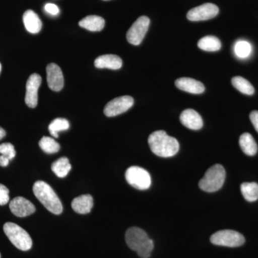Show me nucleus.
<instances>
[{"instance_id":"nucleus-24","label":"nucleus","mask_w":258,"mask_h":258,"mask_svg":"<svg viewBox=\"0 0 258 258\" xmlns=\"http://www.w3.org/2000/svg\"><path fill=\"white\" fill-rule=\"evenodd\" d=\"M232 84L236 89L238 90L240 92L244 93V94L248 95V96L254 94L253 86L244 78L240 77V76L232 78Z\"/></svg>"},{"instance_id":"nucleus-11","label":"nucleus","mask_w":258,"mask_h":258,"mask_svg":"<svg viewBox=\"0 0 258 258\" xmlns=\"http://www.w3.org/2000/svg\"><path fill=\"white\" fill-rule=\"evenodd\" d=\"M42 83V78L40 75L32 74L29 77L26 83V94L25 103L31 108H35L38 102V89Z\"/></svg>"},{"instance_id":"nucleus-23","label":"nucleus","mask_w":258,"mask_h":258,"mask_svg":"<svg viewBox=\"0 0 258 258\" xmlns=\"http://www.w3.org/2000/svg\"><path fill=\"white\" fill-rule=\"evenodd\" d=\"M242 196L248 202L258 200V184L256 182H244L240 186Z\"/></svg>"},{"instance_id":"nucleus-25","label":"nucleus","mask_w":258,"mask_h":258,"mask_svg":"<svg viewBox=\"0 0 258 258\" xmlns=\"http://www.w3.org/2000/svg\"><path fill=\"white\" fill-rule=\"evenodd\" d=\"M70 128L69 120L66 118H57L52 120L49 125L48 129L50 134L55 138L58 137V133Z\"/></svg>"},{"instance_id":"nucleus-16","label":"nucleus","mask_w":258,"mask_h":258,"mask_svg":"<svg viewBox=\"0 0 258 258\" xmlns=\"http://www.w3.org/2000/svg\"><path fill=\"white\" fill-rule=\"evenodd\" d=\"M97 69L118 70L122 67L121 58L115 55H103L97 57L94 62Z\"/></svg>"},{"instance_id":"nucleus-19","label":"nucleus","mask_w":258,"mask_h":258,"mask_svg":"<svg viewBox=\"0 0 258 258\" xmlns=\"http://www.w3.org/2000/svg\"><path fill=\"white\" fill-rule=\"evenodd\" d=\"M81 28L91 32L101 31L105 27L104 19L97 15H89L79 22Z\"/></svg>"},{"instance_id":"nucleus-35","label":"nucleus","mask_w":258,"mask_h":258,"mask_svg":"<svg viewBox=\"0 0 258 258\" xmlns=\"http://www.w3.org/2000/svg\"><path fill=\"white\" fill-rule=\"evenodd\" d=\"M103 1H109V0H103Z\"/></svg>"},{"instance_id":"nucleus-4","label":"nucleus","mask_w":258,"mask_h":258,"mask_svg":"<svg viewBox=\"0 0 258 258\" xmlns=\"http://www.w3.org/2000/svg\"><path fill=\"white\" fill-rule=\"evenodd\" d=\"M226 172L223 166L215 164L205 173L199 182L200 189L207 192H215L221 189L225 182Z\"/></svg>"},{"instance_id":"nucleus-14","label":"nucleus","mask_w":258,"mask_h":258,"mask_svg":"<svg viewBox=\"0 0 258 258\" xmlns=\"http://www.w3.org/2000/svg\"><path fill=\"white\" fill-rule=\"evenodd\" d=\"M180 121L185 127L191 130H200L203 126V120L201 115L191 108L184 110L181 113Z\"/></svg>"},{"instance_id":"nucleus-31","label":"nucleus","mask_w":258,"mask_h":258,"mask_svg":"<svg viewBox=\"0 0 258 258\" xmlns=\"http://www.w3.org/2000/svg\"><path fill=\"white\" fill-rule=\"evenodd\" d=\"M249 118H250L254 128H255L258 133V111H254L251 112L250 115H249Z\"/></svg>"},{"instance_id":"nucleus-7","label":"nucleus","mask_w":258,"mask_h":258,"mask_svg":"<svg viewBox=\"0 0 258 258\" xmlns=\"http://www.w3.org/2000/svg\"><path fill=\"white\" fill-rule=\"evenodd\" d=\"M210 242L215 245L237 247L245 242L244 236L235 230H224L215 232L210 237Z\"/></svg>"},{"instance_id":"nucleus-15","label":"nucleus","mask_w":258,"mask_h":258,"mask_svg":"<svg viewBox=\"0 0 258 258\" xmlns=\"http://www.w3.org/2000/svg\"><path fill=\"white\" fill-rule=\"evenodd\" d=\"M176 87L181 91L193 94L204 93L205 88L203 83L190 78H181L175 81Z\"/></svg>"},{"instance_id":"nucleus-33","label":"nucleus","mask_w":258,"mask_h":258,"mask_svg":"<svg viewBox=\"0 0 258 258\" xmlns=\"http://www.w3.org/2000/svg\"><path fill=\"white\" fill-rule=\"evenodd\" d=\"M5 135H6V132H5L4 129L0 127V140L4 138Z\"/></svg>"},{"instance_id":"nucleus-6","label":"nucleus","mask_w":258,"mask_h":258,"mask_svg":"<svg viewBox=\"0 0 258 258\" xmlns=\"http://www.w3.org/2000/svg\"><path fill=\"white\" fill-rule=\"evenodd\" d=\"M125 179L131 186L139 190L149 189L152 184L150 174L146 169L133 166L125 171Z\"/></svg>"},{"instance_id":"nucleus-20","label":"nucleus","mask_w":258,"mask_h":258,"mask_svg":"<svg viewBox=\"0 0 258 258\" xmlns=\"http://www.w3.org/2000/svg\"><path fill=\"white\" fill-rule=\"evenodd\" d=\"M242 152L248 156H254L257 152V145L252 136L249 133L242 134L239 141Z\"/></svg>"},{"instance_id":"nucleus-21","label":"nucleus","mask_w":258,"mask_h":258,"mask_svg":"<svg viewBox=\"0 0 258 258\" xmlns=\"http://www.w3.org/2000/svg\"><path fill=\"white\" fill-rule=\"evenodd\" d=\"M198 47L203 50L215 52L221 49L222 44L216 37L206 36L199 40Z\"/></svg>"},{"instance_id":"nucleus-3","label":"nucleus","mask_w":258,"mask_h":258,"mask_svg":"<svg viewBox=\"0 0 258 258\" xmlns=\"http://www.w3.org/2000/svg\"><path fill=\"white\" fill-rule=\"evenodd\" d=\"M33 192L37 200L48 211L60 215L62 212V205L52 187L43 181H37L33 185Z\"/></svg>"},{"instance_id":"nucleus-32","label":"nucleus","mask_w":258,"mask_h":258,"mask_svg":"<svg viewBox=\"0 0 258 258\" xmlns=\"http://www.w3.org/2000/svg\"><path fill=\"white\" fill-rule=\"evenodd\" d=\"M10 159H8V158L4 157V156L1 155L0 156V166H7L9 164Z\"/></svg>"},{"instance_id":"nucleus-30","label":"nucleus","mask_w":258,"mask_h":258,"mask_svg":"<svg viewBox=\"0 0 258 258\" xmlns=\"http://www.w3.org/2000/svg\"><path fill=\"white\" fill-rule=\"evenodd\" d=\"M45 10L47 13L51 15H57L60 13V10H59L58 7L55 4H52V3H47L45 5Z\"/></svg>"},{"instance_id":"nucleus-8","label":"nucleus","mask_w":258,"mask_h":258,"mask_svg":"<svg viewBox=\"0 0 258 258\" xmlns=\"http://www.w3.org/2000/svg\"><path fill=\"white\" fill-rule=\"evenodd\" d=\"M150 20L147 16H142L136 20L127 32L126 38L129 43L139 45L142 43L149 30Z\"/></svg>"},{"instance_id":"nucleus-27","label":"nucleus","mask_w":258,"mask_h":258,"mask_svg":"<svg viewBox=\"0 0 258 258\" xmlns=\"http://www.w3.org/2000/svg\"><path fill=\"white\" fill-rule=\"evenodd\" d=\"M252 47L248 42L240 40L235 44V55L240 58H246L250 55Z\"/></svg>"},{"instance_id":"nucleus-36","label":"nucleus","mask_w":258,"mask_h":258,"mask_svg":"<svg viewBox=\"0 0 258 258\" xmlns=\"http://www.w3.org/2000/svg\"><path fill=\"white\" fill-rule=\"evenodd\" d=\"M0 258H1V254H0Z\"/></svg>"},{"instance_id":"nucleus-5","label":"nucleus","mask_w":258,"mask_h":258,"mask_svg":"<svg viewBox=\"0 0 258 258\" xmlns=\"http://www.w3.org/2000/svg\"><path fill=\"white\" fill-rule=\"evenodd\" d=\"M5 235L17 248L23 251L31 249L32 240L30 235L21 227L13 223L7 222L3 227Z\"/></svg>"},{"instance_id":"nucleus-22","label":"nucleus","mask_w":258,"mask_h":258,"mask_svg":"<svg viewBox=\"0 0 258 258\" xmlns=\"http://www.w3.org/2000/svg\"><path fill=\"white\" fill-rule=\"evenodd\" d=\"M51 169L55 173V175L60 178L66 177L69 174L71 169V164L69 159L66 157H61L52 163Z\"/></svg>"},{"instance_id":"nucleus-9","label":"nucleus","mask_w":258,"mask_h":258,"mask_svg":"<svg viewBox=\"0 0 258 258\" xmlns=\"http://www.w3.org/2000/svg\"><path fill=\"white\" fill-rule=\"evenodd\" d=\"M134 103V100L132 96L118 97L107 103L103 112L106 116H116L130 109L133 106Z\"/></svg>"},{"instance_id":"nucleus-13","label":"nucleus","mask_w":258,"mask_h":258,"mask_svg":"<svg viewBox=\"0 0 258 258\" xmlns=\"http://www.w3.org/2000/svg\"><path fill=\"white\" fill-rule=\"evenodd\" d=\"M47 81L49 88L53 91H60L64 86V78L60 68L55 63L47 66Z\"/></svg>"},{"instance_id":"nucleus-2","label":"nucleus","mask_w":258,"mask_h":258,"mask_svg":"<svg viewBox=\"0 0 258 258\" xmlns=\"http://www.w3.org/2000/svg\"><path fill=\"white\" fill-rule=\"evenodd\" d=\"M125 238L129 248L136 251L139 257H150L154 249V242L145 231L137 227H130L125 232Z\"/></svg>"},{"instance_id":"nucleus-12","label":"nucleus","mask_w":258,"mask_h":258,"mask_svg":"<svg viewBox=\"0 0 258 258\" xmlns=\"http://www.w3.org/2000/svg\"><path fill=\"white\" fill-rule=\"evenodd\" d=\"M10 209L18 217H28L35 212L33 204L23 197H17L10 201Z\"/></svg>"},{"instance_id":"nucleus-1","label":"nucleus","mask_w":258,"mask_h":258,"mask_svg":"<svg viewBox=\"0 0 258 258\" xmlns=\"http://www.w3.org/2000/svg\"><path fill=\"white\" fill-rule=\"evenodd\" d=\"M151 150L155 155L163 158L174 157L179 150V144L164 131H156L148 139Z\"/></svg>"},{"instance_id":"nucleus-26","label":"nucleus","mask_w":258,"mask_h":258,"mask_svg":"<svg viewBox=\"0 0 258 258\" xmlns=\"http://www.w3.org/2000/svg\"><path fill=\"white\" fill-rule=\"evenodd\" d=\"M39 146L44 152L47 154H55L59 152L60 149V144L55 139L48 137H43L39 142Z\"/></svg>"},{"instance_id":"nucleus-10","label":"nucleus","mask_w":258,"mask_h":258,"mask_svg":"<svg viewBox=\"0 0 258 258\" xmlns=\"http://www.w3.org/2000/svg\"><path fill=\"white\" fill-rule=\"evenodd\" d=\"M218 13L219 8L217 5L206 3L190 10L186 15V18L190 21H204L215 18Z\"/></svg>"},{"instance_id":"nucleus-17","label":"nucleus","mask_w":258,"mask_h":258,"mask_svg":"<svg viewBox=\"0 0 258 258\" xmlns=\"http://www.w3.org/2000/svg\"><path fill=\"white\" fill-rule=\"evenodd\" d=\"M93 206V199L90 195H83L75 198L71 203L73 210L81 215L91 212Z\"/></svg>"},{"instance_id":"nucleus-18","label":"nucleus","mask_w":258,"mask_h":258,"mask_svg":"<svg viewBox=\"0 0 258 258\" xmlns=\"http://www.w3.org/2000/svg\"><path fill=\"white\" fill-rule=\"evenodd\" d=\"M25 28L32 34H37L41 30L42 24L38 15L31 10H27L23 15Z\"/></svg>"},{"instance_id":"nucleus-34","label":"nucleus","mask_w":258,"mask_h":258,"mask_svg":"<svg viewBox=\"0 0 258 258\" xmlns=\"http://www.w3.org/2000/svg\"><path fill=\"white\" fill-rule=\"evenodd\" d=\"M1 71H2V66H1V63H0V73H1Z\"/></svg>"},{"instance_id":"nucleus-28","label":"nucleus","mask_w":258,"mask_h":258,"mask_svg":"<svg viewBox=\"0 0 258 258\" xmlns=\"http://www.w3.org/2000/svg\"><path fill=\"white\" fill-rule=\"evenodd\" d=\"M0 154L10 160L14 159L16 156L14 146L10 143H4L0 145Z\"/></svg>"},{"instance_id":"nucleus-29","label":"nucleus","mask_w":258,"mask_h":258,"mask_svg":"<svg viewBox=\"0 0 258 258\" xmlns=\"http://www.w3.org/2000/svg\"><path fill=\"white\" fill-rule=\"evenodd\" d=\"M10 191L7 186L0 184V206L7 205L10 201Z\"/></svg>"}]
</instances>
